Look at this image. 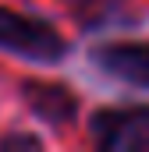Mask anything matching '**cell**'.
Wrapping results in <instances>:
<instances>
[{
	"label": "cell",
	"mask_w": 149,
	"mask_h": 152,
	"mask_svg": "<svg viewBox=\"0 0 149 152\" xmlns=\"http://www.w3.org/2000/svg\"><path fill=\"white\" fill-rule=\"evenodd\" d=\"M25 99H29V106H32L43 120H50V124H64V120H71L74 110H78L74 96L64 88V85L29 81V85H25Z\"/></svg>",
	"instance_id": "obj_4"
},
{
	"label": "cell",
	"mask_w": 149,
	"mask_h": 152,
	"mask_svg": "<svg viewBox=\"0 0 149 152\" xmlns=\"http://www.w3.org/2000/svg\"><path fill=\"white\" fill-rule=\"evenodd\" d=\"M0 46L14 50L21 57H32V60H57L64 53V39L50 25L25 18V14H14L7 7H0Z\"/></svg>",
	"instance_id": "obj_1"
},
{
	"label": "cell",
	"mask_w": 149,
	"mask_h": 152,
	"mask_svg": "<svg viewBox=\"0 0 149 152\" xmlns=\"http://www.w3.org/2000/svg\"><path fill=\"white\" fill-rule=\"evenodd\" d=\"M96 64L107 75L131 81V85H149V42H117L96 53Z\"/></svg>",
	"instance_id": "obj_3"
},
{
	"label": "cell",
	"mask_w": 149,
	"mask_h": 152,
	"mask_svg": "<svg viewBox=\"0 0 149 152\" xmlns=\"http://www.w3.org/2000/svg\"><path fill=\"white\" fill-rule=\"evenodd\" d=\"M92 134L103 149L114 152H139L149 149V110L131 106V110H107L96 113Z\"/></svg>",
	"instance_id": "obj_2"
}]
</instances>
